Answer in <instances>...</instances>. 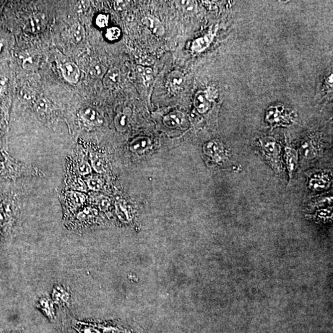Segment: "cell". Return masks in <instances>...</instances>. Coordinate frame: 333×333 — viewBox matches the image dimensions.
<instances>
[{
  "label": "cell",
  "instance_id": "obj_1",
  "mask_svg": "<svg viewBox=\"0 0 333 333\" xmlns=\"http://www.w3.org/2000/svg\"><path fill=\"white\" fill-rule=\"evenodd\" d=\"M259 147L262 155L276 171L280 175L283 172V166L282 150L279 144L272 137H264L259 140Z\"/></svg>",
  "mask_w": 333,
  "mask_h": 333
},
{
  "label": "cell",
  "instance_id": "obj_2",
  "mask_svg": "<svg viewBox=\"0 0 333 333\" xmlns=\"http://www.w3.org/2000/svg\"><path fill=\"white\" fill-rule=\"evenodd\" d=\"M265 119L272 126H285L293 124L294 114L290 109L284 106H271L267 110Z\"/></svg>",
  "mask_w": 333,
  "mask_h": 333
},
{
  "label": "cell",
  "instance_id": "obj_3",
  "mask_svg": "<svg viewBox=\"0 0 333 333\" xmlns=\"http://www.w3.org/2000/svg\"><path fill=\"white\" fill-rule=\"evenodd\" d=\"M203 150L205 155L212 158L217 163L227 162L228 155L223 143L218 140H212L204 145Z\"/></svg>",
  "mask_w": 333,
  "mask_h": 333
},
{
  "label": "cell",
  "instance_id": "obj_4",
  "mask_svg": "<svg viewBox=\"0 0 333 333\" xmlns=\"http://www.w3.org/2000/svg\"><path fill=\"white\" fill-rule=\"evenodd\" d=\"M309 176L310 188L315 190L321 191L329 188L331 182L329 174L324 171L311 173Z\"/></svg>",
  "mask_w": 333,
  "mask_h": 333
},
{
  "label": "cell",
  "instance_id": "obj_5",
  "mask_svg": "<svg viewBox=\"0 0 333 333\" xmlns=\"http://www.w3.org/2000/svg\"><path fill=\"white\" fill-rule=\"evenodd\" d=\"M163 123L170 129H183L186 127V117L181 112H173L164 118Z\"/></svg>",
  "mask_w": 333,
  "mask_h": 333
},
{
  "label": "cell",
  "instance_id": "obj_6",
  "mask_svg": "<svg viewBox=\"0 0 333 333\" xmlns=\"http://www.w3.org/2000/svg\"><path fill=\"white\" fill-rule=\"evenodd\" d=\"M52 301L57 305L67 306L70 305L71 296L67 288L61 285L54 286L51 293Z\"/></svg>",
  "mask_w": 333,
  "mask_h": 333
},
{
  "label": "cell",
  "instance_id": "obj_7",
  "mask_svg": "<svg viewBox=\"0 0 333 333\" xmlns=\"http://www.w3.org/2000/svg\"><path fill=\"white\" fill-rule=\"evenodd\" d=\"M184 82V75L181 72L174 71L166 78V85L171 92L176 93L183 88Z\"/></svg>",
  "mask_w": 333,
  "mask_h": 333
},
{
  "label": "cell",
  "instance_id": "obj_8",
  "mask_svg": "<svg viewBox=\"0 0 333 333\" xmlns=\"http://www.w3.org/2000/svg\"><path fill=\"white\" fill-rule=\"evenodd\" d=\"M61 69L62 75L67 82L74 83V84L79 82L80 75V69L74 62H66L62 65Z\"/></svg>",
  "mask_w": 333,
  "mask_h": 333
},
{
  "label": "cell",
  "instance_id": "obj_9",
  "mask_svg": "<svg viewBox=\"0 0 333 333\" xmlns=\"http://www.w3.org/2000/svg\"><path fill=\"white\" fill-rule=\"evenodd\" d=\"M53 302L47 296H43L39 298L37 307L45 315L49 321L53 322L55 319Z\"/></svg>",
  "mask_w": 333,
  "mask_h": 333
},
{
  "label": "cell",
  "instance_id": "obj_10",
  "mask_svg": "<svg viewBox=\"0 0 333 333\" xmlns=\"http://www.w3.org/2000/svg\"><path fill=\"white\" fill-rule=\"evenodd\" d=\"M143 24L156 36H161L165 35V27L157 18L153 16H147L142 19Z\"/></svg>",
  "mask_w": 333,
  "mask_h": 333
},
{
  "label": "cell",
  "instance_id": "obj_11",
  "mask_svg": "<svg viewBox=\"0 0 333 333\" xmlns=\"http://www.w3.org/2000/svg\"><path fill=\"white\" fill-rule=\"evenodd\" d=\"M285 156L286 161V166L288 170L290 178H292L293 173L295 172L298 167V156L297 152L291 147H286Z\"/></svg>",
  "mask_w": 333,
  "mask_h": 333
},
{
  "label": "cell",
  "instance_id": "obj_12",
  "mask_svg": "<svg viewBox=\"0 0 333 333\" xmlns=\"http://www.w3.org/2000/svg\"><path fill=\"white\" fill-rule=\"evenodd\" d=\"M194 105L199 113L204 114L209 111L210 103L209 98L208 97L207 93L203 92V91H199L195 95Z\"/></svg>",
  "mask_w": 333,
  "mask_h": 333
},
{
  "label": "cell",
  "instance_id": "obj_13",
  "mask_svg": "<svg viewBox=\"0 0 333 333\" xmlns=\"http://www.w3.org/2000/svg\"><path fill=\"white\" fill-rule=\"evenodd\" d=\"M131 113V109L126 108L116 116L114 119V124L119 132H126L128 129Z\"/></svg>",
  "mask_w": 333,
  "mask_h": 333
},
{
  "label": "cell",
  "instance_id": "obj_14",
  "mask_svg": "<svg viewBox=\"0 0 333 333\" xmlns=\"http://www.w3.org/2000/svg\"><path fill=\"white\" fill-rule=\"evenodd\" d=\"M120 81H121V72L117 68L108 70L103 77V84L107 88H111L116 87Z\"/></svg>",
  "mask_w": 333,
  "mask_h": 333
},
{
  "label": "cell",
  "instance_id": "obj_15",
  "mask_svg": "<svg viewBox=\"0 0 333 333\" xmlns=\"http://www.w3.org/2000/svg\"><path fill=\"white\" fill-rule=\"evenodd\" d=\"M152 146V141L149 138L146 137H137L133 140L130 146L132 152L142 153L149 149Z\"/></svg>",
  "mask_w": 333,
  "mask_h": 333
},
{
  "label": "cell",
  "instance_id": "obj_16",
  "mask_svg": "<svg viewBox=\"0 0 333 333\" xmlns=\"http://www.w3.org/2000/svg\"><path fill=\"white\" fill-rule=\"evenodd\" d=\"M214 37V34L209 33V34L203 36L202 37L196 39L192 41L191 47L192 51L199 53V52L205 50L211 43Z\"/></svg>",
  "mask_w": 333,
  "mask_h": 333
},
{
  "label": "cell",
  "instance_id": "obj_17",
  "mask_svg": "<svg viewBox=\"0 0 333 333\" xmlns=\"http://www.w3.org/2000/svg\"><path fill=\"white\" fill-rule=\"evenodd\" d=\"M81 117L85 122L90 125L96 126L102 123V120L101 119L100 116L92 108H87L83 109L81 112Z\"/></svg>",
  "mask_w": 333,
  "mask_h": 333
},
{
  "label": "cell",
  "instance_id": "obj_18",
  "mask_svg": "<svg viewBox=\"0 0 333 333\" xmlns=\"http://www.w3.org/2000/svg\"><path fill=\"white\" fill-rule=\"evenodd\" d=\"M107 71V68L104 65L99 63V62H95V63L91 65L89 67L88 74L93 79H99L103 78Z\"/></svg>",
  "mask_w": 333,
  "mask_h": 333
},
{
  "label": "cell",
  "instance_id": "obj_19",
  "mask_svg": "<svg viewBox=\"0 0 333 333\" xmlns=\"http://www.w3.org/2000/svg\"><path fill=\"white\" fill-rule=\"evenodd\" d=\"M85 32L83 26L77 23L73 25L71 28V36L72 40L75 43L82 42L85 38Z\"/></svg>",
  "mask_w": 333,
  "mask_h": 333
},
{
  "label": "cell",
  "instance_id": "obj_20",
  "mask_svg": "<svg viewBox=\"0 0 333 333\" xmlns=\"http://www.w3.org/2000/svg\"><path fill=\"white\" fill-rule=\"evenodd\" d=\"M45 24V16L43 14H36L30 17V24L33 31L42 30Z\"/></svg>",
  "mask_w": 333,
  "mask_h": 333
},
{
  "label": "cell",
  "instance_id": "obj_21",
  "mask_svg": "<svg viewBox=\"0 0 333 333\" xmlns=\"http://www.w3.org/2000/svg\"><path fill=\"white\" fill-rule=\"evenodd\" d=\"M137 70L146 85H149L153 82V71L152 67L140 66H138Z\"/></svg>",
  "mask_w": 333,
  "mask_h": 333
},
{
  "label": "cell",
  "instance_id": "obj_22",
  "mask_svg": "<svg viewBox=\"0 0 333 333\" xmlns=\"http://www.w3.org/2000/svg\"><path fill=\"white\" fill-rule=\"evenodd\" d=\"M116 209L117 215L122 221L127 222L131 220L128 209H127V205L125 204V202L122 201L117 202Z\"/></svg>",
  "mask_w": 333,
  "mask_h": 333
},
{
  "label": "cell",
  "instance_id": "obj_23",
  "mask_svg": "<svg viewBox=\"0 0 333 333\" xmlns=\"http://www.w3.org/2000/svg\"><path fill=\"white\" fill-rule=\"evenodd\" d=\"M67 197L72 205L80 206L85 201L86 197L84 194L79 192L71 191L67 193Z\"/></svg>",
  "mask_w": 333,
  "mask_h": 333
},
{
  "label": "cell",
  "instance_id": "obj_24",
  "mask_svg": "<svg viewBox=\"0 0 333 333\" xmlns=\"http://www.w3.org/2000/svg\"><path fill=\"white\" fill-rule=\"evenodd\" d=\"M121 35V30L118 27H113L106 30L105 36L109 41H113L118 40Z\"/></svg>",
  "mask_w": 333,
  "mask_h": 333
},
{
  "label": "cell",
  "instance_id": "obj_25",
  "mask_svg": "<svg viewBox=\"0 0 333 333\" xmlns=\"http://www.w3.org/2000/svg\"><path fill=\"white\" fill-rule=\"evenodd\" d=\"M176 4L179 8L186 12L193 11L196 7V3L193 1H177Z\"/></svg>",
  "mask_w": 333,
  "mask_h": 333
},
{
  "label": "cell",
  "instance_id": "obj_26",
  "mask_svg": "<svg viewBox=\"0 0 333 333\" xmlns=\"http://www.w3.org/2000/svg\"><path fill=\"white\" fill-rule=\"evenodd\" d=\"M49 108L48 101L45 98L38 99L36 103V109L38 113H45L48 111Z\"/></svg>",
  "mask_w": 333,
  "mask_h": 333
},
{
  "label": "cell",
  "instance_id": "obj_27",
  "mask_svg": "<svg viewBox=\"0 0 333 333\" xmlns=\"http://www.w3.org/2000/svg\"><path fill=\"white\" fill-rule=\"evenodd\" d=\"M96 214H97V212L95 209L87 208V209L83 210L82 212H80L77 217L80 220H85L94 217Z\"/></svg>",
  "mask_w": 333,
  "mask_h": 333
},
{
  "label": "cell",
  "instance_id": "obj_28",
  "mask_svg": "<svg viewBox=\"0 0 333 333\" xmlns=\"http://www.w3.org/2000/svg\"><path fill=\"white\" fill-rule=\"evenodd\" d=\"M87 185L88 188L93 191L100 190L103 183L101 179L98 178H91L88 179Z\"/></svg>",
  "mask_w": 333,
  "mask_h": 333
},
{
  "label": "cell",
  "instance_id": "obj_29",
  "mask_svg": "<svg viewBox=\"0 0 333 333\" xmlns=\"http://www.w3.org/2000/svg\"><path fill=\"white\" fill-rule=\"evenodd\" d=\"M90 2L89 1H78L74 4L75 11L77 13H83L89 9Z\"/></svg>",
  "mask_w": 333,
  "mask_h": 333
},
{
  "label": "cell",
  "instance_id": "obj_30",
  "mask_svg": "<svg viewBox=\"0 0 333 333\" xmlns=\"http://www.w3.org/2000/svg\"><path fill=\"white\" fill-rule=\"evenodd\" d=\"M95 23L99 28H103L107 27L109 24L108 15L104 14H98L96 17Z\"/></svg>",
  "mask_w": 333,
  "mask_h": 333
},
{
  "label": "cell",
  "instance_id": "obj_31",
  "mask_svg": "<svg viewBox=\"0 0 333 333\" xmlns=\"http://www.w3.org/2000/svg\"><path fill=\"white\" fill-rule=\"evenodd\" d=\"M93 168L98 173H103L105 171V165L103 160L100 158H95L92 161Z\"/></svg>",
  "mask_w": 333,
  "mask_h": 333
},
{
  "label": "cell",
  "instance_id": "obj_32",
  "mask_svg": "<svg viewBox=\"0 0 333 333\" xmlns=\"http://www.w3.org/2000/svg\"><path fill=\"white\" fill-rule=\"evenodd\" d=\"M78 171L82 175H87L92 171V168L87 162H82L78 166Z\"/></svg>",
  "mask_w": 333,
  "mask_h": 333
},
{
  "label": "cell",
  "instance_id": "obj_33",
  "mask_svg": "<svg viewBox=\"0 0 333 333\" xmlns=\"http://www.w3.org/2000/svg\"><path fill=\"white\" fill-rule=\"evenodd\" d=\"M98 204L100 209L103 211H105L110 206V201L108 197L103 196L98 199Z\"/></svg>",
  "mask_w": 333,
  "mask_h": 333
},
{
  "label": "cell",
  "instance_id": "obj_34",
  "mask_svg": "<svg viewBox=\"0 0 333 333\" xmlns=\"http://www.w3.org/2000/svg\"><path fill=\"white\" fill-rule=\"evenodd\" d=\"M72 186L75 190L80 191H84L87 189L84 182L80 178H76L73 182Z\"/></svg>",
  "mask_w": 333,
  "mask_h": 333
},
{
  "label": "cell",
  "instance_id": "obj_35",
  "mask_svg": "<svg viewBox=\"0 0 333 333\" xmlns=\"http://www.w3.org/2000/svg\"><path fill=\"white\" fill-rule=\"evenodd\" d=\"M103 330V333H121L122 330L119 328L113 326H104L101 327Z\"/></svg>",
  "mask_w": 333,
  "mask_h": 333
},
{
  "label": "cell",
  "instance_id": "obj_36",
  "mask_svg": "<svg viewBox=\"0 0 333 333\" xmlns=\"http://www.w3.org/2000/svg\"><path fill=\"white\" fill-rule=\"evenodd\" d=\"M22 66L23 68L26 70H32L33 67H34V61H33L32 57L24 59L22 63Z\"/></svg>",
  "mask_w": 333,
  "mask_h": 333
},
{
  "label": "cell",
  "instance_id": "obj_37",
  "mask_svg": "<svg viewBox=\"0 0 333 333\" xmlns=\"http://www.w3.org/2000/svg\"><path fill=\"white\" fill-rule=\"evenodd\" d=\"M20 97H21L23 100H29L32 98V96H31L29 91L22 89L20 92Z\"/></svg>",
  "mask_w": 333,
  "mask_h": 333
},
{
  "label": "cell",
  "instance_id": "obj_38",
  "mask_svg": "<svg viewBox=\"0 0 333 333\" xmlns=\"http://www.w3.org/2000/svg\"><path fill=\"white\" fill-rule=\"evenodd\" d=\"M7 214L3 209H0V225H3L7 222Z\"/></svg>",
  "mask_w": 333,
  "mask_h": 333
},
{
  "label": "cell",
  "instance_id": "obj_39",
  "mask_svg": "<svg viewBox=\"0 0 333 333\" xmlns=\"http://www.w3.org/2000/svg\"><path fill=\"white\" fill-rule=\"evenodd\" d=\"M81 333H101L98 329L93 327H86L81 329Z\"/></svg>",
  "mask_w": 333,
  "mask_h": 333
},
{
  "label": "cell",
  "instance_id": "obj_40",
  "mask_svg": "<svg viewBox=\"0 0 333 333\" xmlns=\"http://www.w3.org/2000/svg\"><path fill=\"white\" fill-rule=\"evenodd\" d=\"M125 2L122 1H116L115 4H114V7L116 9L119 10L122 9L123 7V5L125 4Z\"/></svg>",
  "mask_w": 333,
  "mask_h": 333
},
{
  "label": "cell",
  "instance_id": "obj_41",
  "mask_svg": "<svg viewBox=\"0 0 333 333\" xmlns=\"http://www.w3.org/2000/svg\"><path fill=\"white\" fill-rule=\"evenodd\" d=\"M2 47H3V42L2 40H0V53H1Z\"/></svg>",
  "mask_w": 333,
  "mask_h": 333
},
{
  "label": "cell",
  "instance_id": "obj_42",
  "mask_svg": "<svg viewBox=\"0 0 333 333\" xmlns=\"http://www.w3.org/2000/svg\"><path fill=\"white\" fill-rule=\"evenodd\" d=\"M6 333H20L16 332H7Z\"/></svg>",
  "mask_w": 333,
  "mask_h": 333
},
{
  "label": "cell",
  "instance_id": "obj_43",
  "mask_svg": "<svg viewBox=\"0 0 333 333\" xmlns=\"http://www.w3.org/2000/svg\"><path fill=\"white\" fill-rule=\"evenodd\" d=\"M0 128H1V122H0Z\"/></svg>",
  "mask_w": 333,
  "mask_h": 333
}]
</instances>
